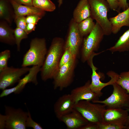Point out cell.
<instances>
[{
    "mask_svg": "<svg viewBox=\"0 0 129 129\" xmlns=\"http://www.w3.org/2000/svg\"><path fill=\"white\" fill-rule=\"evenodd\" d=\"M64 43L62 38L55 37L53 39L41 68V77L43 81L53 79L64 51Z\"/></svg>",
    "mask_w": 129,
    "mask_h": 129,
    "instance_id": "6da1fadb",
    "label": "cell"
},
{
    "mask_svg": "<svg viewBox=\"0 0 129 129\" xmlns=\"http://www.w3.org/2000/svg\"><path fill=\"white\" fill-rule=\"evenodd\" d=\"M45 39L35 38L30 43L29 48L24 55L22 67L42 66L47 52Z\"/></svg>",
    "mask_w": 129,
    "mask_h": 129,
    "instance_id": "7a4b0ae2",
    "label": "cell"
},
{
    "mask_svg": "<svg viewBox=\"0 0 129 129\" xmlns=\"http://www.w3.org/2000/svg\"><path fill=\"white\" fill-rule=\"evenodd\" d=\"M90 4L91 17L100 25L105 35L109 36L112 32V26L108 17L110 9L106 0H88Z\"/></svg>",
    "mask_w": 129,
    "mask_h": 129,
    "instance_id": "3957f363",
    "label": "cell"
},
{
    "mask_svg": "<svg viewBox=\"0 0 129 129\" xmlns=\"http://www.w3.org/2000/svg\"><path fill=\"white\" fill-rule=\"evenodd\" d=\"M104 35L103 30L97 22L92 31L83 40L81 51V60L87 61L91 55L98 50Z\"/></svg>",
    "mask_w": 129,
    "mask_h": 129,
    "instance_id": "277c9868",
    "label": "cell"
},
{
    "mask_svg": "<svg viewBox=\"0 0 129 129\" xmlns=\"http://www.w3.org/2000/svg\"><path fill=\"white\" fill-rule=\"evenodd\" d=\"M77 58L59 67L53 79L54 89L62 90L69 86L72 82L74 70L77 63Z\"/></svg>",
    "mask_w": 129,
    "mask_h": 129,
    "instance_id": "5b68a950",
    "label": "cell"
},
{
    "mask_svg": "<svg viewBox=\"0 0 129 129\" xmlns=\"http://www.w3.org/2000/svg\"><path fill=\"white\" fill-rule=\"evenodd\" d=\"M106 108L104 104L91 103L86 100L79 101L75 104L74 107L89 122L98 124L101 123L102 113Z\"/></svg>",
    "mask_w": 129,
    "mask_h": 129,
    "instance_id": "8992f818",
    "label": "cell"
},
{
    "mask_svg": "<svg viewBox=\"0 0 129 129\" xmlns=\"http://www.w3.org/2000/svg\"><path fill=\"white\" fill-rule=\"evenodd\" d=\"M112 85L113 90L109 97L104 100H98L92 102L104 104L106 108H129V93L116 82Z\"/></svg>",
    "mask_w": 129,
    "mask_h": 129,
    "instance_id": "52a82bcc",
    "label": "cell"
},
{
    "mask_svg": "<svg viewBox=\"0 0 129 129\" xmlns=\"http://www.w3.org/2000/svg\"><path fill=\"white\" fill-rule=\"evenodd\" d=\"M102 52L96 53H94L87 61L88 65L91 69V82L90 87L92 91L100 97L103 94L102 92V89L105 87L109 85H112L116 82L119 75L117 73L112 71L108 72L107 74L111 78L110 80L106 83L102 82L100 80L101 78L99 74L97 72L98 68L95 66L93 63V59L95 56L99 54Z\"/></svg>",
    "mask_w": 129,
    "mask_h": 129,
    "instance_id": "ba28073f",
    "label": "cell"
},
{
    "mask_svg": "<svg viewBox=\"0 0 129 129\" xmlns=\"http://www.w3.org/2000/svg\"><path fill=\"white\" fill-rule=\"evenodd\" d=\"M5 115L6 117L5 129H26V122L28 116V112L20 108H15L5 105Z\"/></svg>",
    "mask_w": 129,
    "mask_h": 129,
    "instance_id": "9c48e42d",
    "label": "cell"
},
{
    "mask_svg": "<svg viewBox=\"0 0 129 129\" xmlns=\"http://www.w3.org/2000/svg\"><path fill=\"white\" fill-rule=\"evenodd\" d=\"M30 68H15L8 67L0 72V89L2 91L18 82L22 75L28 72Z\"/></svg>",
    "mask_w": 129,
    "mask_h": 129,
    "instance_id": "30bf717a",
    "label": "cell"
},
{
    "mask_svg": "<svg viewBox=\"0 0 129 129\" xmlns=\"http://www.w3.org/2000/svg\"><path fill=\"white\" fill-rule=\"evenodd\" d=\"M83 38L78 30L77 23L72 18L70 22L67 36L64 42V49H69L77 57L82 44Z\"/></svg>",
    "mask_w": 129,
    "mask_h": 129,
    "instance_id": "8fae6325",
    "label": "cell"
},
{
    "mask_svg": "<svg viewBox=\"0 0 129 129\" xmlns=\"http://www.w3.org/2000/svg\"><path fill=\"white\" fill-rule=\"evenodd\" d=\"M41 67L38 66H33L30 68L28 74L18 82L17 84L12 88L6 89L2 91L1 93L2 97L6 96L14 93L16 94L20 93L28 83H32L35 85L38 84L37 76L40 71Z\"/></svg>",
    "mask_w": 129,
    "mask_h": 129,
    "instance_id": "7c38bea8",
    "label": "cell"
},
{
    "mask_svg": "<svg viewBox=\"0 0 129 129\" xmlns=\"http://www.w3.org/2000/svg\"><path fill=\"white\" fill-rule=\"evenodd\" d=\"M129 113L125 109L106 108L102 112L101 124L112 123L125 126Z\"/></svg>",
    "mask_w": 129,
    "mask_h": 129,
    "instance_id": "4fadbf2b",
    "label": "cell"
},
{
    "mask_svg": "<svg viewBox=\"0 0 129 129\" xmlns=\"http://www.w3.org/2000/svg\"><path fill=\"white\" fill-rule=\"evenodd\" d=\"M75 102L70 94L60 97L54 105V113L57 118L61 117L71 112L74 109Z\"/></svg>",
    "mask_w": 129,
    "mask_h": 129,
    "instance_id": "5bb4252c",
    "label": "cell"
},
{
    "mask_svg": "<svg viewBox=\"0 0 129 129\" xmlns=\"http://www.w3.org/2000/svg\"><path fill=\"white\" fill-rule=\"evenodd\" d=\"M91 81L88 80L83 86L72 90L70 94L75 104L80 101L86 100L91 102L99 100L100 97L93 92L90 87Z\"/></svg>",
    "mask_w": 129,
    "mask_h": 129,
    "instance_id": "9a60e30c",
    "label": "cell"
},
{
    "mask_svg": "<svg viewBox=\"0 0 129 129\" xmlns=\"http://www.w3.org/2000/svg\"><path fill=\"white\" fill-rule=\"evenodd\" d=\"M59 119L65 124L68 129H81L89 122L80 112L74 109Z\"/></svg>",
    "mask_w": 129,
    "mask_h": 129,
    "instance_id": "2e32d148",
    "label": "cell"
},
{
    "mask_svg": "<svg viewBox=\"0 0 129 129\" xmlns=\"http://www.w3.org/2000/svg\"><path fill=\"white\" fill-rule=\"evenodd\" d=\"M10 1L14 10L15 17L33 14L43 17L45 14V11L33 6L23 5L17 3L14 0H10Z\"/></svg>",
    "mask_w": 129,
    "mask_h": 129,
    "instance_id": "e0dca14e",
    "label": "cell"
},
{
    "mask_svg": "<svg viewBox=\"0 0 129 129\" xmlns=\"http://www.w3.org/2000/svg\"><path fill=\"white\" fill-rule=\"evenodd\" d=\"M91 16L90 6L88 0H80L74 11L73 19L78 23Z\"/></svg>",
    "mask_w": 129,
    "mask_h": 129,
    "instance_id": "ac0fdd59",
    "label": "cell"
},
{
    "mask_svg": "<svg viewBox=\"0 0 129 129\" xmlns=\"http://www.w3.org/2000/svg\"><path fill=\"white\" fill-rule=\"evenodd\" d=\"M109 20L112 26V32L114 34H117L123 26L129 27V5L126 10Z\"/></svg>",
    "mask_w": 129,
    "mask_h": 129,
    "instance_id": "d6986e66",
    "label": "cell"
},
{
    "mask_svg": "<svg viewBox=\"0 0 129 129\" xmlns=\"http://www.w3.org/2000/svg\"><path fill=\"white\" fill-rule=\"evenodd\" d=\"M112 53L129 51V28L119 37L115 44L107 49Z\"/></svg>",
    "mask_w": 129,
    "mask_h": 129,
    "instance_id": "ffe728a7",
    "label": "cell"
},
{
    "mask_svg": "<svg viewBox=\"0 0 129 129\" xmlns=\"http://www.w3.org/2000/svg\"><path fill=\"white\" fill-rule=\"evenodd\" d=\"M14 31L5 24L1 23L0 25V42L11 45L16 44Z\"/></svg>",
    "mask_w": 129,
    "mask_h": 129,
    "instance_id": "44dd1931",
    "label": "cell"
},
{
    "mask_svg": "<svg viewBox=\"0 0 129 129\" xmlns=\"http://www.w3.org/2000/svg\"><path fill=\"white\" fill-rule=\"evenodd\" d=\"M93 20L90 17L77 23L78 30L83 37L88 35L93 30L96 24Z\"/></svg>",
    "mask_w": 129,
    "mask_h": 129,
    "instance_id": "7402d4cb",
    "label": "cell"
},
{
    "mask_svg": "<svg viewBox=\"0 0 129 129\" xmlns=\"http://www.w3.org/2000/svg\"><path fill=\"white\" fill-rule=\"evenodd\" d=\"M33 6L44 11L52 12L56 9L55 4L50 0H33Z\"/></svg>",
    "mask_w": 129,
    "mask_h": 129,
    "instance_id": "603a6c76",
    "label": "cell"
},
{
    "mask_svg": "<svg viewBox=\"0 0 129 129\" xmlns=\"http://www.w3.org/2000/svg\"><path fill=\"white\" fill-rule=\"evenodd\" d=\"M116 83L129 93V70L128 71L123 72L119 74Z\"/></svg>",
    "mask_w": 129,
    "mask_h": 129,
    "instance_id": "cb8c5ba5",
    "label": "cell"
},
{
    "mask_svg": "<svg viewBox=\"0 0 129 129\" xmlns=\"http://www.w3.org/2000/svg\"><path fill=\"white\" fill-rule=\"evenodd\" d=\"M14 32L17 49L18 51H20L21 41L27 38L28 34L24 30L17 27L14 30Z\"/></svg>",
    "mask_w": 129,
    "mask_h": 129,
    "instance_id": "d4e9b609",
    "label": "cell"
},
{
    "mask_svg": "<svg viewBox=\"0 0 129 129\" xmlns=\"http://www.w3.org/2000/svg\"><path fill=\"white\" fill-rule=\"evenodd\" d=\"M11 51L9 50L6 49L0 53V72L4 70L8 66V60L11 57Z\"/></svg>",
    "mask_w": 129,
    "mask_h": 129,
    "instance_id": "484cf974",
    "label": "cell"
},
{
    "mask_svg": "<svg viewBox=\"0 0 129 129\" xmlns=\"http://www.w3.org/2000/svg\"><path fill=\"white\" fill-rule=\"evenodd\" d=\"M77 58L69 49L67 48L64 49L59 61V67L68 63L73 59Z\"/></svg>",
    "mask_w": 129,
    "mask_h": 129,
    "instance_id": "4316f807",
    "label": "cell"
},
{
    "mask_svg": "<svg viewBox=\"0 0 129 129\" xmlns=\"http://www.w3.org/2000/svg\"><path fill=\"white\" fill-rule=\"evenodd\" d=\"M0 17L8 21H10L9 16L6 4L3 0L0 1Z\"/></svg>",
    "mask_w": 129,
    "mask_h": 129,
    "instance_id": "83f0119b",
    "label": "cell"
},
{
    "mask_svg": "<svg viewBox=\"0 0 129 129\" xmlns=\"http://www.w3.org/2000/svg\"><path fill=\"white\" fill-rule=\"evenodd\" d=\"M28 116L26 122V127H31L34 129H43L40 124L33 120L32 119L29 111L28 112Z\"/></svg>",
    "mask_w": 129,
    "mask_h": 129,
    "instance_id": "f1b7e54d",
    "label": "cell"
},
{
    "mask_svg": "<svg viewBox=\"0 0 129 129\" xmlns=\"http://www.w3.org/2000/svg\"><path fill=\"white\" fill-rule=\"evenodd\" d=\"M126 128L125 126L112 123L101 124L99 125V129H125Z\"/></svg>",
    "mask_w": 129,
    "mask_h": 129,
    "instance_id": "f546056e",
    "label": "cell"
},
{
    "mask_svg": "<svg viewBox=\"0 0 129 129\" xmlns=\"http://www.w3.org/2000/svg\"><path fill=\"white\" fill-rule=\"evenodd\" d=\"M15 22L16 27L25 31L27 23L26 17L24 16H19L15 17Z\"/></svg>",
    "mask_w": 129,
    "mask_h": 129,
    "instance_id": "4dcf8cb0",
    "label": "cell"
},
{
    "mask_svg": "<svg viewBox=\"0 0 129 129\" xmlns=\"http://www.w3.org/2000/svg\"><path fill=\"white\" fill-rule=\"evenodd\" d=\"M42 17L37 15H30L26 17V20L27 23H32L36 24Z\"/></svg>",
    "mask_w": 129,
    "mask_h": 129,
    "instance_id": "1f68e13d",
    "label": "cell"
},
{
    "mask_svg": "<svg viewBox=\"0 0 129 129\" xmlns=\"http://www.w3.org/2000/svg\"><path fill=\"white\" fill-rule=\"evenodd\" d=\"M108 3L110 9L118 13L119 4L117 0H106Z\"/></svg>",
    "mask_w": 129,
    "mask_h": 129,
    "instance_id": "d6a6232c",
    "label": "cell"
},
{
    "mask_svg": "<svg viewBox=\"0 0 129 129\" xmlns=\"http://www.w3.org/2000/svg\"><path fill=\"white\" fill-rule=\"evenodd\" d=\"M119 4L118 9V13L120 12L122 9L123 11L127 9L129 7V4L127 2V0H117Z\"/></svg>",
    "mask_w": 129,
    "mask_h": 129,
    "instance_id": "836d02e7",
    "label": "cell"
},
{
    "mask_svg": "<svg viewBox=\"0 0 129 129\" xmlns=\"http://www.w3.org/2000/svg\"><path fill=\"white\" fill-rule=\"evenodd\" d=\"M99 125L95 123L89 122L81 129H99Z\"/></svg>",
    "mask_w": 129,
    "mask_h": 129,
    "instance_id": "e575fe53",
    "label": "cell"
},
{
    "mask_svg": "<svg viewBox=\"0 0 129 129\" xmlns=\"http://www.w3.org/2000/svg\"><path fill=\"white\" fill-rule=\"evenodd\" d=\"M6 117L5 115L0 114V129H5L6 123Z\"/></svg>",
    "mask_w": 129,
    "mask_h": 129,
    "instance_id": "d590c367",
    "label": "cell"
},
{
    "mask_svg": "<svg viewBox=\"0 0 129 129\" xmlns=\"http://www.w3.org/2000/svg\"><path fill=\"white\" fill-rule=\"evenodd\" d=\"M17 3L24 5L33 6V0H14Z\"/></svg>",
    "mask_w": 129,
    "mask_h": 129,
    "instance_id": "8d00e7d4",
    "label": "cell"
},
{
    "mask_svg": "<svg viewBox=\"0 0 129 129\" xmlns=\"http://www.w3.org/2000/svg\"><path fill=\"white\" fill-rule=\"evenodd\" d=\"M36 24L32 23H27L25 32L28 34L35 30Z\"/></svg>",
    "mask_w": 129,
    "mask_h": 129,
    "instance_id": "74e56055",
    "label": "cell"
},
{
    "mask_svg": "<svg viewBox=\"0 0 129 129\" xmlns=\"http://www.w3.org/2000/svg\"><path fill=\"white\" fill-rule=\"evenodd\" d=\"M127 109L129 113V108H126ZM129 125V115L128 116L126 122L125 126H127Z\"/></svg>",
    "mask_w": 129,
    "mask_h": 129,
    "instance_id": "f35d334b",
    "label": "cell"
},
{
    "mask_svg": "<svg viewBox=\"0 0 129 129\" xmlns=\"http://www.w3.org/2000/svg\"><path fill=\"white\" fill-rule=\"evenodd\" d=\"M63 0H58V7H60L63 4Z\"/></svg>",
    "mask_w": 129,
    "mask_h": 129,
    "instance_id": "ab89813d",
    "label": "cell"
},
{
    "mask_svg": "<svg viewBox=\"0 0 129 129\" xmlns=\"http://www.w3.org/2000/svg\"><path fill=\"white\" fill-rule=\"evenodd\" d=\"M126 129H129V125H128L127 126H126Z\"/></svg>",
    "mask_w": 129,
    "mask_h": 129,
    "instance_id": "60d3db41",
    "label": "cell"
}]
</instances>
